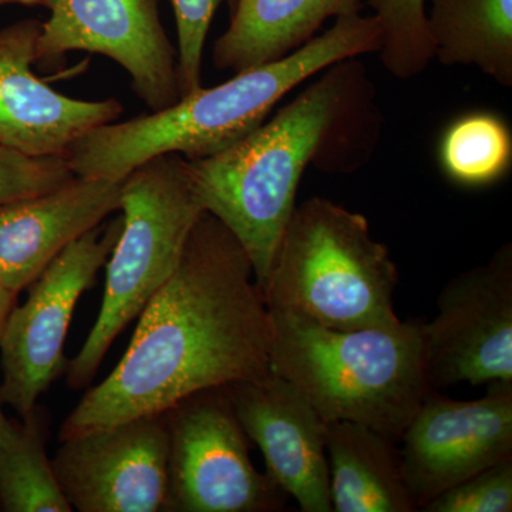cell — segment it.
<instances>
[{
    "label": "cell",
    "mask_w": 512,
    "mask_h": 512,
    "mask_svg": "<svg viewBox=\"0 0 512 512\" xmlns=\"http://www.w3.org/2000/svg\"><path fill=\"white\" fill-rule=\"evenodd\" d=\"M103 382L64 420L59 440L167 413L192 394L271 372V315L237 237L204 211L180 264L138 316Z\"/></svg>",
    "instance_id": "obj_1"
},
{
    "label": "cell",
    "mask_w": 512,
    "mask_h": 512,
    "mask_svg": "<svg viewBox=\"0 0 512 512\" xmlns=\"http://www.w3.org/2000/svg\"><path fill=\"white\" fill-rule=\"evenodd\" d=\"M372 84L357 57L326 67L234 146L190 161L204 210L241 242L264 289L306 168L355 170L375 140Z\"/></svg>",
    "instance_id": "obj_2"
},
{
    "label": "cell",
    "mask_w": 512,
    "mask_h": 512,
    "mask_svg": "<svg viewBox=\"0 0 512 512\" xmlns=\"http://www.w3.org/2000/svg\"><path fill=\"white\" fill-rule=\"evenodd\" d=\"M376 16H340L291 55L235 73L228 82L195 90L173 106L121 123L103 124L64 154L74 175L123 181L153 158L180 154L201 160L227 150L256 130L286 94L332 64L379 52Z\"/></svg>",
    "instance_id": "obj_3"
},
{
    "label": "cell",
    "mask_w": 512,
    "mask_h": 512,
    "mask_svg": "<svg viewBox=\"0 0 512 512\" xmlns=\"http://www.w3.org/2000/svg\"><path fill=\"white\" fill-rule=\"evenodd\" d=\"M271 315V369L295 384L326 423L352 421L402 439L431 389L420 320L386 328H323Z\"/></svg>",
    "instance_id": "obj_4"
},
{
    "label": "cell",
    "mask_w": 512,
    "mask_h": 512,
    "mask_svg": "<svg viewBox=\"0 0 512 512\" xmlns=\"http://www.w3.org/2000/svg\"><path fill=\"white\" fill-rule=\"evenodd\" d=\"M397 284V266L365 215L313 197L296 205L262 292L269 312L356 330L400 322Z\"/></svg>",
    "instance_id": "obj_5"
},
{
    "label": "cell",
    "mask_w": 512,
    "mask_h": 512,
    "mask_svg": "<svg viewBox=\"0 0 512 512\" xmlns=\"http://www.w3.org/2000/svg\"><path fill=\"white\" fill-rule=\"evenodd\" d=\"M123 227L107 264L96 322L67 366V384L89 386L117 336L140 316L180 264L204 205L190 161L180 154L153 158L121 183Z\"/></svg>",
    "instance_id": "obj_6"
},
{
    "label": "cell",
    "mask_w": 512,
    "mask_h": 512,
    "mask_svg": "<svg viewBox=\"0 0 512 512\" xmlns=\"http://www.w3.org/2000/svg\"><path fill=\"white\" fill-rule=\"evenodd\" d=\"M164 512L284 511L289 497L249 457L248 436L225 387L192 394L168 410Z\"/></svg>",
    "instance_id": "obj_7"
},
{
    "label": "cell",
    "mask_w": 512,
    "mask_h": 512,
    "mask_svg": "<svg viewBox=\"0 0 512 512\" xmlns=\"http://www.w3.org/2000/svg\"><path fill=\"white\" fill-rule=\"evenodd\" d=\"M121 227L123 217L101 222L77 238L29 286L28 301L9 313L0 335V402L20 417L32 412L39 397L66 373L64 342L74 309L106 264Z\"/></svg>",
    "instance_id": "obj_8"
},
{
    "label": "cell",
    "mask_w": 512,
    "mask_h": 512,
    "mask_svg": "<svg viewBox=\"0 0 512 512\" xmlns=\"http://www.w3.org/2000/svg\"><path fill=\"white\" fill-rule=\"evenodd\" d=\"M420 333L431 389L512 382V245L450 279Z\"/></svg>",
    "instance_id": "obj_9"
},
{
    "label": "cell",
    "mask_w": 512,
    "mask_h": 512,
    "mask_svg": "<svg viewBox=\"0 0 512 512\" xmlns=\"http://www.w3.org/2000/svg\"><path fill=\"white\" fill-rule=\"evenodd\" d=\"M485 386L484 397L468 402L430 389L404 430L400 461L417 510L512 457V382Z\"/></svg>",
    "instance_id": "obj_10"
},
{
    "label": "cell",
    "mask_w": 512,
    "mask_h": 512,
    "mask_svg": "<svg viewBox=\"0 0 512 512\" xmlns=\"http://www.w3.org/2000/svg\"><path fill=\"white\" fill-rule=\"evenodd\" d=\"M42 23L37 60L90 52L119 63L151 111L181 93L178 56L161 23L158 0H56Z\"/></svg>",
    "instance_id": "obj_11"
},
{
    "label": "cell",
    "mask_w": 512,
    "mask_h": 512,
    "mask_svg": "<svg viewBox=\"0 0 512 512\" xmlns=\"http://www.w3.org/2000/svg\"><path fill=\"white\" fill-rule=\"evenodd\" d=\"M57 483L80 512L164 511L168 493L167 414L137 417L60 441Z\"/></svg>",
    "instance_id": "obj_12"
},
{
    "label": "cell",
    "mask_w": 512,
    "mask_h": 512,
    "mask_svg": "<svg viewBox=\"0 0 512 512\" xmlns=\"http://www.w3.org/2000/svg\"><path fill=\"white\" fill-rule=\"evenodd\" d=\"M248 439L265 458L266 474L303 512H330L328 423L295 384L274 370L225 386Z\"/></svg>",
    "instance_id": "obj_13"
},
{
    "label": "cell",
    "mask_w": 512,
    "mask_h": 512,
    "mask_svg": "<svg viewBox=\"0 0 512 512\" xmlns=\"http://www.w3.org/2000/svg\"><path fill=\"white\" fill-rule=\"evenodd\" d=\"M42 23L20 20L0 29V143L30 156H62L93 128L117 121L120 101L72 99L32 70Z\"/></svg>",
    "instance_id": "obj_14"
},
{
    "label": "cell",
    "mask_w": 512,
    "mask_h": 512,
    "mask_svg": "<svg viewBox=\"0 0 512 512\" xmlns=\"http://www.w3.org/2000/svg\"><path fill=\"white\" fill-rule=\"evenodd\" d=\"M121 183L74 177L55 190L0 207V281L22 292L63 249L120 211Z\"/></svg>",
    "instance_id": "obj_15"
},
{
    "label": "cell",
    "mask_w": 512,
    "mask_h": 512,
    "mask_svg": "<svg viewBox=\"0 0 512 512\" xmlns=\"http://www.w3.org/2000/svg\"><path fill=\"white\" fill-rule=\"evenodd\" d=\"M362 0H238L214 45L218 69L276 62L308 43L326 20L359 13Z\"/></svg>",
    "instance_id": "obj_16"
},
{
    "label": "cell",
    "mask_w": 512,
    "mask_h": 512,
    "mask_svg": "<svg viewBox=\"0 0 512 512\" xmlns=\"http://www.w3.org/2000/svg\"><path fill=\"white\" fill-rule=\"evenodd\" d=\"M326 453L333 511H419L404 480L396 441L363 424L332 421Z\"/></svg>",
    "instance_id": "obj_17"
},
{
    "label": "cell",
    "mask_w": 512,
    "mask_h": 512,
    "mask_svg": "<svg viewBox=\"0 0 512 512\" xmlns=\"http://www.w3.org/2000/svg\"><path fill=\"white\" fill-rule=\"evenodd\" d=\"M427 29L444 66H476L512 86V0H430Z\"/></svg>",
    "instance_id": "obj_18"
},
{
    "label": "cell",
    "mask_w": 512,
    "mask_h": 512,
    "mask_svg": "<svg viewBox=\"0 0 512 512\" xmlns=\"http://www.w3.org/2000/svg\"><path fill=\"white\" fill-rule=\"evenodd\" d=\"M49 414L35 407L0 426V507L6 512H70L46 453Z\"/></svg>",
    "instance_id": "obj_19"
},
{
    "label": "cell",
    "mask_w": 512,
    "mask_h": 512,
    "mask_svg": "<svg viewBox=\"0 0 512 512\" xmlns=\"http://www.w3.org/2000/svg\"><path fill=\"white\" fill-rule=\"evenodd\" d=\"M439 157L441 170L451 183L488 187L510 173L511 130L495 114H467L448 126L441 138Z\"/></svg>",
    "instance_id": "obj_20"
},
{
    "label": "cell",
    "mask_w": 512,
    "mask_h": 512,
    "mask_svg": "<svg viewBox=\"0 0 512 512\" xmlns=\"http://www.w3.org/2000/svg\"><path fill=\"white\" fill-rule=\"evenodd\" d=\"M382 29L379 55L397 79L419 76L434 59L427 29V0H370Z\"/></svg>",
    "instance_id": "obj_21"
},
{
    "label": "cell",
    "mask_w": 512,
    "mask_h": 512,
    "mask_svg": "<svg viewBox=\"0 0 512 512\" xmlns=\"http://www.w3.org/2000/svg\"><path fill=\"white\" fill-rule=\"evenodd\" d=\"M74 177L62 156H30L0 143V207L55 190Z\"/></svg>",
    "instance_id": "obj_22"
},
{
    "label": "cell",
    "mask_w": 512,
    "mask_h": 512,
    "mask_svg": "<svg viewBox=\"0 0 512 512\" xmlns=\"http://www.w3.org/2000/svg\"><path fill=\"white\" fill-rule=\"evenodd\" d=\"M421 511L511 512L512 457L448 488Z\"/></svg>",
    "instance_id": "obj_23"
},
{
    "label": "cell",
    "mask_w": 512,
    "mask_h": 512,
    "mask_svg": "<svg viewBox=\"0 0 512 512\" xmlns=\"http://www.w3.org/2000/svg\"><path fill=\"white\" fill-rule=\"evenodd\" d=\"M178 32V69L181 93L201 87L202 53L212 19L221 0H170Z\"/></svg>",
    "instance_id": "obj_24"
},
{
    "label": "cell",
    "mask_w": 512,
    "mask_h": 512,
    "mask_svg": "<svg viewBox=\"0 0 512 512\" xmlns=\"http://www.w3.org/2000/svg\"><path fill=\"white\" fill-rule=\"evenodd\" d=\"M16 293L10 292L3 282L0 281V335L5 328L6 320H8L9 313L15 308Z\"/></svg>",
    "instance_id": "obj_25"
},
{
    "label": "cell",
    "mask_w": 512,
    "mask_h": 512,
    "mask_svg": "<svg viewBox=\"0 0 512 512\" xmlns=\"http://www.w3.org/2000/svg\"><path fill=\"white\" fill-rule=\"evenodd\" d=\"M56 0H0V6L18 5L26 8L50 9L55 5Z\"/></svg>",
    "instance_id": "obj_26"
},
{
    "label": "cell",
    "mask_w": 512,
    "mask_h": 512,
    "mask_svg": "<svg viewBox=\"0 0 512 512\" xmlns=\"http://www.w3.org/2000/svg\"><path fill=\"white\" fill-rule=\"evenodd\" d=\"M227 2H228L229 10H231L232 8H234L235 3H237L238 0H227Z\"/></svg>",
    "instance_id": "obj_27"
},
{
    "label": "cell",
    "mask_w": 512,
    "mask_h": 512,
    "mask_svg": "<svg viewBox=\"0 0 512 512\" xmlns=\"http://www.w3.org/2000/svg\"><path fill=\"white\" fill-rule=\"evenodd\" d=\"M2 404V402H0ZM3 420H5V416H3L2 409H0V426H2Z\"/></svg>",
    "instance_id": "obj_28"
}]
</instances>
